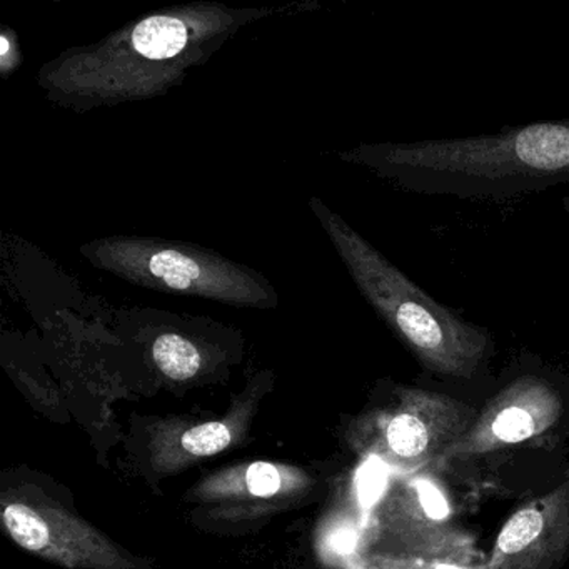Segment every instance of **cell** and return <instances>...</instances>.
Listing matches in <instances>:
<instances>
[{"label": "cell", "instance_id": "cell-7", "mask_svg": "<svg viewBox=\"0 0 569 569\" xmlns=\"http://www.w3.org/2000/svg\"><path fill=\"white\" fill-rule=\"evenodd\" d=\"M569 558V479L509 516L485 569H562Z\"/></svg>", "mask_w": 569, "mask_h": 569}, {"label": "cell", "instance_id": "cell-10", "mask_svg": "<svg viewBox=\"0 0 569 569\" xmlns=\"http://www.w3.org/2000/svg\"><path fill=\"white\" fill-rule=\"evenodd\" d=\"M241 421L234 415L219 421L201 422L184 429L179 436L176 459L192 461V459L209 458L219 455L234 445L239 436Z\"/></svg>", "mask_w": 569, "mask_h": 569}, {"label": "cell", "instance_id": "cell-9", "mask_svg": "<svg viewBox=\"0 0 569 569\" xmlns=\"http://www.w3.org/2000/svg\"><path fill=\"white\" fill-rule=\"evenodd\" d=\"M146 271L151 278L158 279L176 291H211L212 269L189 254L174 249H159L146 256Z\"/></svg>", "mask_w": 569, "mask_h": 569}, {"label": "cell", "instance_id": "cell-2", "mask_svg": "<svg viewBox=\"0 0 569 569\" xmlns=\"http://www.w3.org/2000/svg\"><path fill=\"white\" fill-rule=\"evenodd\" d=\"M359 291L422 369L471 382L495 355V338L441 305L336 216L326 221Z\"/></svg>", "mask_w": 569, "mask_h": 569}, {"label": "cell", "instance_id": "cell-6", "mask_svg": "<svg viewBox=\"0 0 569 569\" xmlns=\"http://www.w3.org/2000/svg\"><path fill=\"white\" fill-rule=\"evenodd\" d=\"M562 411L561 391L549 376L518 372L482 406L471 428L445 452L441 461L488 455L538 438L558 425Z\"/></svg>", "mask_w": 569, "mask_h": 569}, {"label": "cell", "instance_id": "cell-11", "mask_svg": "<svg viewBox=\"0 0 569 569\" xmlns=\"http://www.w3.org/2000/svg\"><path fill=\"white\" fill-rule=\"evenodd\" d=\"M188 42V29L171 16H154L146 19L132 32V46L139 54L152 61H162L178 56Z\"/></svg>", "mask_w": 569, "mask_h": 569}, {"label": "cell", "instance_id": "cell-4", "mask_svg": "<svg viewBox=\"0 0 569 569\" xmlns=\"http://www.w3.org/2000/svg\"><path fill=\"white\" fill-rule=\"evenodd\" d=\"M476 416L475 408L445 392L398 388L395 402L376 421L371 452L396 471H418L441 461Z\"/></svg>", "mask_w": 569, "mask_h": 569}, {"label": "cell", "instance_id": "cell-5", "mask_svg": "<svg viewBox=\"0 0 569 569\" xmlns=\"http://www.w3.org/2000/svg\"><path fill=\"white\" fill-rule=\"evenodd\" d=\"M376 516L379 538L389 548L379 556L469 569L472 539L451 521L448 502L428 481L392 486Z\"/></svg>", "mask_w": 569, "mask_h": 569}, {"label": "cell", "instance_id": "cell-1", "mask_svg": "<svg viewBox=\"0 0 569 569\" xmlns=\"http://www.w3.org/2000/svg\"><path fill=\"white\" fill-rule=\"evenodd\" d=\"M352 158L416 194L505 201L569 182V119L369 146Z\"/></svg>", "mask_w": 569, "mask_h": 569}, {"label": "cell", "instance_id": "cell-3", "mask_svg": "<svg viewBox=\"0 0 569 569\" xmlns=\"http://www.w3.org/2000/svg\"><path fill=\"white\" fill-rule=\"evenodd\" d=\"M9 538L62 569H156L39 489H11L0 498Z\"/></svg>", "mask_w": 569, "mask_h": 569}, {"label": "cell", "instance_id": "cell-8", "mask_svg": "<svg viewBox=\"0 0 569 569\" xmlns=\"http://www.w3.org/2000/svg\"><path fill=\"white\" fill-rule=\"evenodd\" d=\"M311 486L312 479L302 469L278 462L254 461L212 472L192 489V496L196 501L221 508L228 506L231 511L238 508L271 511L295 501Z\"/></svg>", "mask_w": 569, "mask_h": 569}, {"label": "cell", "instance_id": "cell-14", "mask_svg": "<svg viewBox=\"0 0 569 569\" xmlns=\"http://www.w3.org/2000/svg\"><path fill=\"white\" fill-rule=\"evenodd\" d=\"M0 44H2V49H0V54L6 56L8 54L9 44L6 39H0Z\"/></svg>", "mask_w": 569, "mask_h": 569}, {"label": "cell", "instance_id": "cell-13", "mask_svg": "<svg viewBox=\"0 0 569 569\" xmlns=\"http://www.w3.org/2000/svg\"><path fill=\"white\" fill-rule=\"evenodd\" d=\"M371 569H461L456 566L438 565V562L409 561V559L385 558L378 556Z\"/></svg>", "mask_w": 569, "mask_h": 569}, {"label": "cell", "instance_id": "cell-12", "mask_svg": "<svg viewBox=\"0 0 569 569\" xmlns=\"http://www.w3.org/2000/svg\"><path fill=\"white\" fill-rule=\"evenodd\" d=\"M152 356L162 375L174 381H188L201 369V355L196 346L178 335L158 338L152 348Z\"/></svg>", "mask_w": 569, "mask_h": 569}]
</instances>
